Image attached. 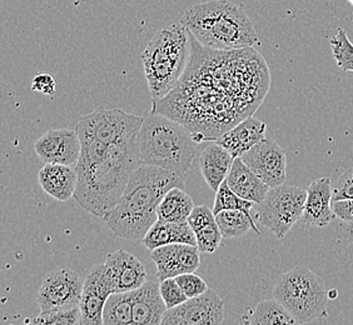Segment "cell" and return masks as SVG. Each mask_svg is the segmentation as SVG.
<instances>
[{"instance_id":"29","label":"cell","mask_w":353,"mask_h":325,"mask_svg":"<svg viewBox=\"0 0 353 325\" xmlns=\"http://www.w3.org/2000/svg\"><path fill=\"white\" fill-rule=\"evenodd\" d=\"M331 49L339 68L343 72H353V44L348 39L346 30L342 28L331 39Z\"/></svg>"},{"instance_id":"9","label":"cell","mask_w":353,"mask_h":325,"mask_svg":"<svg viewBox=\"0 0 353 325\" xmlns=\"http://www.w3.org/2000/svg\"><path fill=\"white\" fill-rule=\"evenodd\" d=\"M306 199L307 190L296 185L283 183L273 187L263 202L257 204L256 218L277 239H283L293 225L302 219Z\"/></svg>"},{"instance_id":"23","label":"cell","mask_w":353,"mask_h":325,"mask_svg":"<svg viewBox=\"0 0 353 325\" xmlns=\"http://www.w3.org/2000/svg\"><path fill=\"white\" fill-rule=\"evenodd\" d=\"M143 244L147 249L153 251L159 247L170 244H190L197 245V238L188 222L174 223L158 219L152 225L145 237L143 238Z\"/></svg>"},{"instance_id":"20","label":"cell","mask_w":353,"mask_h":325,"mask_svg":"<svg viewBox=\"0 0 353 325\" xmlns=\"http://www.w3.org/2000/svg\"><path fill=\"white\" fill-rule=\"evenodd\" d=\"M133 293V324H162L167 306L159 291V283L147 282Z\"/></svg>"},{"instance_id":"33","label":"cell","mask_w":353,"mask_h":325,"mask_svg":"<svg viewBox=\"0 0 353 325\" xmlns=\"http://www.w3.org/2000/svg\"><path fill=\"white\" fill-rule=\"evenodd\" d=\"M178 284L183 289L184 294L190 298H196L198 295H202L210 289L208 284L203 279L197 275L196 273H185L176 277Z\"/></svg>"},{"instance_id":"26","label":"cell","mask_w":353,"mask_h":325,"mask_svg":"<svg viewBox=\"0 0 353 325\" xmlns=\"http://www.w3.org/2000/svg\"><path fill=\"white\" fill-rule=\"evenodd\" d=\"M132 291L113 293L109 295L103 311V324H133V293Z\"/></svg>"},{"instance_id":"35","label":"cell","mask_w":353,"mask_h":325,"mask_svg":"<svg viewBox=\"0 0 353 325\" xmlns=\"http://www.w3.org/2000/svg\"><path fill=\"white\" fill-rule=\"evenodd\" d=\"M213 222H216V214L213 209L207 205L194 207V209L190 213V218H188V224L192 227L193 231H197L201 227L213 223Z\"/></svg>"},{"instance_id":"15","label":"cell","mask_w":353,"mask_h":325,"mask_svg":"<svg viewBox=\"0 0 353 325\" xmlns=\"http://www.w3.org/2000/svg\"><path fill=\"white\" fill-rule=\"evenodd\" d=\"M110 294H113V289L105 273V265H94L84 278L79 304L81 324H103V311Z\"/></svg>"},{"instance_id":"25","label":"cell","mask_w":353,"mask_h":325,"mask_svg":"<svg viewBox=\"0 0 353 325\" xmlns=\"http://www.w3.org/2000/svg\"><path fill=\"white\" fill-rule=\"evenodd\" d=\"M216 220L225 239L243 237L251 229L261 234L253 216L242 210H221L216 214Z\"/></svg>"},{"instance_id":"19","label":"cell","mask_w":353,"mask_h":325,"mask_svg":"<svg viewBox=\"0 0 353 325\" xmlns=\"http://www.w3.org/2000/svg\"><path fill=\"white\" fill-rule=\"evenodd\" d=\"M41 189L58 202H68L74 197L78 176L75 167L47 162L38 173Z\"/></svg>"},{"instance_id":"21","label":"cell","mask_w":353,"mask_h":325,"mask_svg":"<svg viewBox=\"0 0 353 325\" xmlns=\"http://www.w3.org/2000/svg\"><path fill=\"white\" fill-rule=\"evenodd\" d=\"M225 180L237 196L254 204L262 203L271 189L268 184H265L253 170L247 167L241 156L234 158L231 171Z\"/></svg>"},{"instance_id":"4","label":"cell","mask_w":353,"mask_h":325,"mask_svg":"<svg viewBox=\"0 0 353 325\" xmlns=\"http://www.w3.org/2000/svg\"><path fill=\"white\" fill-rule=\"evenodd\" d=\"M181 23L202 45L234 50L261 45L253 21L241 6L228 0H211L185 10Z\"/></svg>"},{"instance_id":"16","label":"cell","mask_w":353,"mask_h":325,"mask_svg":"<svg viewBox=\"0 0 353 325\" xmlns=\"http://www.w3.org/2000/svg\"><path fill=\"white\" fill-rule=\"evenodd\" d=\"M104 265L113 293L136 291L148 282L144 264L130 251L110 253Z\"/></svg>"},{"instance_id":"22","label":"cell","mask_w":353,"mask_h":325,"mask_svg":"<svg viewBox=\"0 0 353 325\" xmlns=\"http://www.w3.org/2000/svg\"><path fill=\"white\" fill-rule=\"evenodd\" d=\"M233 160L234 158L231 153L216 142L202 151L199 158V169L205 183L216 193L230 174Z\"/></svg>"},{"instance_id":"3","label":"cell","mask_w":353,"mask_h":325,"mask_svg":"<svg viewBox=\"0 0 353 325\" xmlns=\"http://www.w3.org/2000/svg\"><path fill=\"white\" fill-rule=\"evenodd\" d=\"M138 165L137 140L116 145L103 162L90 165L77 164L75 200L89 213L104 217L121 202L130 176Z\"/></svg>"},{"instance_id":"24","label":"cell","mask_w":353,"mask_h":325,"mask_svg":"<svg viewBox=\"0 0 353 325\" xmlns=\"http://www.w3.org/2000/svg\"><path fill=\"white\" fill-rule=\"evenodd\" d=\"M194 202L182 187H174L165 193L158 205V219L174 223L188 222L190 213L194 209Z\"/></svg>"},{"instance_id":"38","label":"cell","mask_w":353,"mask_h":325,"mask_svg":"<svg viewBox=\"0 0 353 325\" xmlns=\"http://www.w3.org/2000/svg\"><path fill=\"white\" fill-rule=\"evenodd\" d=\"M348 1H350V3H351V4L353 6V0H348Z\"/></svg>"},{"instance_id":"28","label":"cell","mask_w":353,"mask_h":325,"mask_svg":"<svg viewBox=\"0 0 353 325\" xmlns=\"http://www.w3.org/2000/svg\"><path fill=\"white\" fill-rule=\"evenodd\" d=\"M253 205H256V204L237 196L230 188L227 180H224L223 183L221 184L219 189L217 190L214 205H213V211H214V214H217L218 211H221V210L234 209L242 210L247 214H251Z\"/></svg>"},{"instance_id":"36","label":"cell","mask_w":353,"mask_h":325,"mask_svg":"<svg viewBox=\"0 0 353 325\" xmlns=\"http://www.w3.org/2000/svg\"><path fill=\"white\" fill-rule=\"evenodd\" d=\"M32 90L47 96H53L57 92V83L53 75L49 73H38L32 81Z\"/></svg>"},{"instance_id":"6","label":"cell","mask_w":353,"mask_h":325,"mask_svg":"<svg viewBox=\"0 0 353 325\" xmlns=\"http://www.w3.org/2000/svg\"><path fill=\"white\" fill-rule=\"evenodd\" d=\"M190 49V32L179 21L159 30L143 52L152 107L178 85L188 67Z\"/></svg>"},{"instance_id":"12","label":"cell","mask_w":353,"mask_h":325,"mask_svg":"<svg viewBox=\"0 0 353 325\" xmlns=\"http://www.w3.org/2000/svg\"><path fill=\"white\" fill-rule=\"evenodd\" d=\"M241 158L271 188L285 183L287 156L285 150L274 140L265 138Z\"/></svg>"},{"instance_id":"5","label":"cell","mask_w":353,"mask_h":325,"mask_svg":"<svg viewBox=\"0 0 353 325\" xmlns=\"http://www.w3.org/2000/svg\"><path fill=\"white\" fill-rule=\"evenodd\" d=\"M137 145L139 164L185 176L197 153L198 143L183 124L150 112L143 119Z\"/></svg>"},{"instance_id":"7","label":"cell","mask_w":353,"mask_h":325,"mask_svg":"<svg viewBox=\"0 0 353 325\" xmlns=\"http://www.w3.org/2000/svg\"><path fill=\"white\" fill-rule=\"evenodd\" d=\"M273 298L292 314L297 324L311 323L328 315V291L325 283L305 265H299L279 277L273 288Z\"/></svg>"},{"instance_id":"32","label":"cell","mask_w":353,"mask_h":325,"mask_svg":"<svg viewBox=\"0 0 353 325\" xmlns=\"http://www.w3.org/2000/svg\"><path fill=\"white\" fill-rule=\"evenodd\" d=\"M159 291L163 298L167 309H173L184 303L188 297L184 294L183 289L178 284L176 278H167L159 282Z\"/></svg>"},{"instance_id":"30","label":"cell","mask_w":353,"mask_h":325,"mask_svg":"<svg viewBox=\"0 0 353 325\" xmlns=\"http://www.w3.org/2000/svg\"><path fill=\"white\" fill-rule=\"evenodd\" d=\"M26 323L33 325H75L81 324V309L55 311V312L41 313L35 318L27 319Z\"/></svg>"},{"instance_id":"8","label":"cell","mask_w":353,"mask_h":325,"mask_svg":"<svg viewBox=\"0 0 353 325\" xmlns=\"http://www.w3.org/2000/svg\"><path fill=\"white\" fill-rule=\"evenodd\" d=\"M143 119L122 109L99 107L82 116L75 124V130L81 142L99 140L110 147L125 145L137 140Z\"/></svg>"},{"instance_id":"11","label":"cell","mask_w":353,"mask_h":325,"mask_svg":"<svg viewBox=\"0 0 353 325\" xmlns=\"http://www.w3.org/2000/svg\"><path fill=\"white\" fill-rule=\"evenodd\" d=\"M224 302L217 291L208 289L202 295L187 299L173 309H167L163 325H218L223 323Z\"/></svg>"},{"instance_id":"10","label":"cell","mask_w":353,"mask_h":325,"mask_svg":"<svg viewBox=\"0 0 353 325\" xmlns=\"http://www.w3.org/2000/svg\"><path fill=\"white\" fill-rule=\"evenodd\" d=\"M84 279L72 269H55L48 274L38 291L41 313L79 308Z\"/></svg>"},{"instance_id":"1","label":"cell","mask_w":353,"mask_h":325,"mask_svg":"<svg viewBox=\"0 0 353 325\" xmlns=\"http://www.w3.org/2000/svg\"><path fill=\"white\" fill-rule=\"evenodd\" d=\"M190 47L182 79L150 112L183 124L198 144L216 142L259 109L270 88V70L254 48L217 50L192 34Z\"/></svg>"},{"instance_id":"34","label":"cell","mask_w":353,"mask_h":325,"mask_svg":"<svg viewBox=\"0 0 353 325\" xmlns=\"http://www.w3.org/2000/svg\"><path fill=\"white\" fill-rule=\"evenodd\" d=\"M333 202L353 199V167L347 169L333 184Z\"/></svg>"},{"instance_id":"18","label":"cell","mask_w":353,"mask_h":325,"mask_svg":"<svg viewBox=\"0 0 353 325\" xmlns=\"http://www.w3.org/2000/svg\"><path fill=\"white\" fill-rule=\"evenodd\" d=\"M265 122L254 116H248L219 136L216 143L228 150L233 158H239L265 139Z\"/></svg>"},{"instance_id":"14","label":"cell","mask_w":353,"mask_h":325,"mask_svg":"<svg viewBox=\"0 0 353 325\" xmlns=\"http://www.w3.org/2000/svg\"><path fill=\"white\" fill-rule=\"evenodd\" d=\"M201 254L197 245L170 244L150 251V259L156 264L157 278L161 282L185 273H196L201 265Z\"/></svg>"},{"instance_id":"13","label":"cell","mask_w":353,"mask_h":325,"mask_svg":"<svg viewBox=\"0 0 353 325\" xmlns=\"http://www.w3.org/2000/svg\"><path fill=\"white\" fill-rule=\"evenodd\" d=\"M35 153L43 162L75 167L82 143L75 129H49L35 142Z\"/></svg>"},{"instance_id":"17","label":"cell","mask_w":353,"mask_h":325,"mask_svg":"<svg viewBox=\"0 0 353 325\" xmlns=\"http://www.w3.org/2000/svg\"><path fill=\"white\" fill-rule=\"evenodd\" d=\"M333 184L330 178L313 180L307 189L306 204L302 222L317 228H326L336 214L333 211Z\"/></svg>"},{"instance_id":"2","label":"cell","mask_w":353,"mask_h":325,"mask_svg":"<svg viewBox=\"0 0 353 325\" xmlns=\"http://www.w3.org/2000/svg\"><path fill=\"white\" fill-rule=\"evenodd\" d=\"M184 183V176L139 164L130 176L121 202L103 220L117 237L143 240L158 220L157 210L165 193L174 187L183 188Z\"/></svg>"},{"instance_id":"31","label":"cell","mask_w":353,"mask_h":325,"mask_svg":"<svg viewBox=\"0 0 353 325\" xmlns=\"http://www.w3.org/2000/svg\"><path fill=\"white\" fill-rule=\"evenodd\" d=\"M197 238V247L201 253L212 254L217 251L223 239L221 229L218 227L217 220L213 223L207 224L194 231Z\"/></svg>"},{"instance_id":"27","label":"cell","mask_w":353,"mask_h":325,"mask_svg":"<svg viewBox=\"0 0 353 325\" xmlns=\"http://www.w3.org/2000/svg\"><path fill=\"white\" fill-rule=\"evenodd\" d=\"M247 323L254 325L297 324L292 314L274 298L261 300Z\"/></svg>"},{"instance_id":"37","label":"cell","mask_w":353,"mask_h":325,"mask_svg":"<svg viewBox=\"0 0 353 325\" xmlns=\"http://www.w3.org/2000/svg\"><path fill=\"white\" fill-rule=\"evenodd\" d=\"M332 208L336 217L353 227V199L333 202Z\"/></svg>"}]
</instances>
